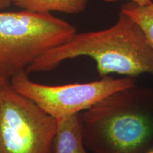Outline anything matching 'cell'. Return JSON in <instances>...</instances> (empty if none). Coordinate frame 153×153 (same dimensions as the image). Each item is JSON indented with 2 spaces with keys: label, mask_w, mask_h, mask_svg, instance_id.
Listing matches in <instances>:
<instances>
[{
  "label": "cell",
  "mask_w": 153,
  "mask_h": 153,
  "mask_svg": "<svg viewBox=\"0 0 153 153\" xmlns=\"http://www.w3.org/2000/svg\"><path fill=\"white\" fill-rule=\"evenodd\" d=\"M81 56L95 61L101 77L111 74L131 77L144 73L153 75V49L138 25L121 11L111 28L75 33L70 41L38 57L26 72H48L63 61Z\"/></svg>",
  "instance_id": "6da1fadb"
},
{
  "label": "cell",
  "mask_w": 153,
  "mask_h": 153,
  "mask_svg": "<svg viewBox=\"0 0 153 153\" xmlns=\"http://www.w3.org/2000/svg\"><path fill=\"white\" fill-rule=\"evenodd\" d=\"M79 117L93 153H143L153 144V94L136 85L107 96Z\"/></svg>",
  "instance_id": "7a4b0ae2"
},
{
  "label": "cell",
  "mask_w": 153,
  "mask_h": 153,
  "mask_svg": "<svg viewBox=\"0 0 153 153\" xmlns=\"http://www.w3.org/2000/svg\"><path fill=\"white\" fill-rule=\"evenodd\" d=\"M75 33L73 25L52 13L0 11V72L10 79Z\"/></svg>",
  "instance_id": "3957f363"
},
{
  "label": "cell",
  "mask_w": 153,
  "mask_h": 153,
  "mask_svg": "<svg viewBox=\"0 0 153 153\" xmlns=\"http://www.w3.org/2000/svg\"><path fill=\"white\" fill-rule=\"evenodd\" d=\"M57 120L11 88L0 89V153H53Z\"/></svg>",
  "instance_id": "277c9868"
},
{
  "label": "cell",
  "mask_w": 153,
  "mask_h": 153,
  "mask_svg": "<svg viewBox=\"0 0 153 153\" xmlns=\"http://www.w3.org/2000/svg\"><path fill=\"white\" fill-rule=\"evenodd\" d=\"M9 85L46 114L60 119L85 111L107 96L134 87L136 82L131 76L119 79L105 76L88 83L51 86L32 81L27 72L23 71L10 78Z\"/></svg>",
  "instance_id": "5b68a950"
},
{
  "label": "cell",
  "mask_w": 153,
  "mask_h": 153,
  "mask_svg": "<svg viewBox=\"0 0 153 153\" xmlns=\"http://www.w3.org/2000/svg\"><path fill=\"white\" fill-rule=\"evenodd\" d=\"M56 120L53 153H88L84 143L79 114Z\"/></svg>",
  "instance_id": "8992f818"
},
{
  "label": "cell",
  "mask_w": 153,
  "mask_h": 153,
  "mask_svg": "<svg viewBox=\"0 0 153 153\" xmlns=\"http://www.w3.org/2000/svg\"><path fill=\"white\" fill-rule=\"evenodd\" d=\"M89 0H13V4L21 9L38 13L53 11L78 14L87 7Z\"/></svg>",
  "instance_id": "52a82bcc"
},
{
  "label": "cell",
  "mask_w": 153,
  "mask_h": 153,
  "mask_svg": "<svg viewBox=\"0 0 153 153\" xmlns=\"http://www.w3.org/2000/svg\"><path fill=\"white\" fill-rule=\"evenodd\" d=\"M121 12L128 16L140 26L153 49V2L138 5L129 1L121 7Z\"/></svg>",
  "instance_id": "ba28073f"
},
{
  "label": "cell",
  "mask_w": 153,
  "mask_h": 153,
  "mask_svg": "<svg viewBox=\"0 0 153 153\" xmlns=\"http://www.w3.org/2000/svg\"><path fill=\"white\" fill-rule=\"evenodd\" d=\"M104 1H106V2H115V1H121V0H104ZM127 1H132V2H134L140 6L148 4L152 1L151 0H127Z\"/></svg>",
  "instance_id": "9c48e42d"
},
{
  "label": "cell",
  "mask_w": 153,
  "mask_h": 153,
  "mask_svg": "<svg viewBox=\"0 0 153 153\" xmlns=\"http://www.w3.org/2000/svg\"><path fill=\"white\" fill-rule=\"evenodd\" d=\"M11 4H13V0H0V11L9 8Z\"/></svg>",
  "instance_id": "30bf717a"
},
{
  "label": "cell",
  "mask_w": 153,
  "mask_h": 153,
  "mask_svg": "<svg viewBox=\"0 0 153 153\" xmlns=\"http://www.w3.org/2000/svg\"><path fill=\"white\" fill-rule=\"evenodd\" d=\"M9 82V79H7V78H6L3 74L0 72V89H1V87H3L5 85L8 84Z\"/></svg>",
  "instance_id": "8fae6325"
},
{
  "label": "cell",
  "mask_w": 153,
  "mask_h": 153,
  "mask_svg": "<svg viewBox=\"0 0 153 153\" xmlns=\"http://www.w3.org/2000/svg\"><path fill=\"white\" fill-rule=\"evenodd\" d=\"M143 153H153V144L149 147L148 149H146Z\"/></svg>",
  "instance_id": "7c38bea8"
}]
</instances>
